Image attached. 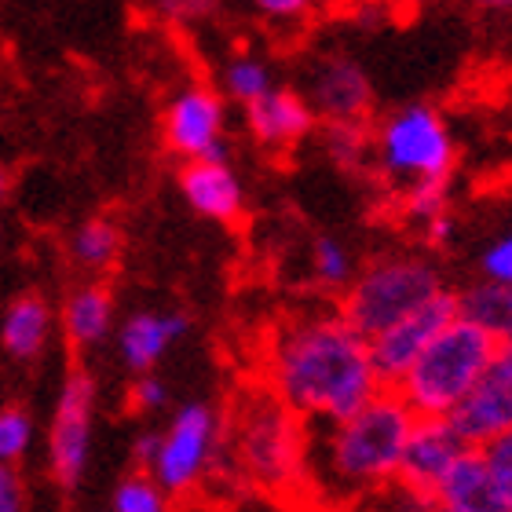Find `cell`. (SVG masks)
<instances>
[{
  "label": "cell",
  "instance_id": "34",
  "mask_svg": "<svg viewBox=\"0 0 512 512\" xmlns=\"http://www.w3.org/2000/svg\"><path fill=\"white\" fill-rule=\"evenodd\" d=\"M491 377L512 384V341H502L494 348V363H491Z\"/></svg>",
  "mask_w": 512,
  "mask_h": 512
},
{
  "label": "cell",
  "instance_id": "6",
  "mask_svg": "<svg viewBox=\"0 0 512 512\" xmlns=\"http://www.w3.org/2000/svg\"><path fill=\"white\" fill-rule=\"evenodd\" d=\"M377 161L392 180L406 187L417 183H447L454 169V139L447 121L432 107H403L377 128Z\"/></svg>",
  "mask_w": 512,
  "mask_h": 512
},
{
  "label": "cell",
  "instance_id": "1",
  "mask_svg": "<svg viewBox=\"0 0 512 512\" xmlns=\"http://www.w3.org/2000/svg\"><path fill=\"white\" fill-rule=\"evenodd\" d=\"M271 384L297 417L348 421L388 392L370 359V341L337 315L293 319L271 341Z\"/></svg>",
  "mask_w": 512,
  "mask_h": 512
},
{
  "label": "cell",
  "instance_id": "26",
  "mask_svg": "<svg viewBox=\"0 0 512 512\" xmlns=\"http://www.w3.org/2000/svg\"><path fill=\"white\" fill-rule=\"evenodd\" d=\"M403 209L410 220L417 224H432L439 216H447V183H417V187H406Z\"/></svg>",
  "mask_w": 512,
  "mask_h": 512
},
{
  "label": "cell",
  "instance_id": "35",
  "mask_svg": "<svg viewBox=\"0 0 512 512\" xmlns=\"http://www.w3.org/2000/svg\"><path fill=\"white\" fill-rule=\"evenodd\" d=\"M425 235H428V242H432V246H447L450 235H454V220H450V213L439 216V220H432V224L425 227Z\"/></svg>",
  "mask_w": 512,
  "mask_h": 512
},
{
  "label": "cell",
  "instance_id": "24",
  "mask_svg": "<svg viewBox=\"0 0 512 512\" xmlns=\"http://www.w3.org/2000/svg\"><path fill=\"white\" fill-rule=\"evenodd\" d=\"M110 512H169V494L154 483L150 472H132L118 483Z\"/></svg>",
  "mask_w": 512,
  "mask_h": 512
},
{
  "label": "cell",
  "instance_id": "8",
  "mask_svg": "<svg viewBox=\"0 0 512 512\" xmlns=\"http://www.w3.org/2000/svg\"><path fill=\"white\" fill-rule=\"evenodd\" d=\"M458 322V297L454 293H439L436 300H428L425 308H417L414 315H406L403 322H395L392 330H384L381 337L370 341V359L381 377L384 388H395L403 381L421 355L436 344V337L447 326Z\"/></svg>",
  "mask_w": 512,
  "mask_h": 512
},
{
  "label": "cell",
  "instance_id": "5",
  "mask_svg": "<svg viewBox=\"0 0 512 512\" xmlns=\"http://www.w3.org/2000/svg\"><path fill=\"white\" fill-rule=\"evenodd\" d=\"M235 458L253 483L278 487L304 465V432L297 414L275 392L249 395L235 421Z\"/></svg>",
  "mask_w": 512,
  "mask_h": 512
},
{
  "label": "cell",
  "instance_id": "3",
  "mask_svg": "<svg viewBox=\"0 0 512 512\" xmlns=\"http://www.w3.org/2000/svg\"><path fill=\"white\" fill-rule=\"evenodd\" d=\"M498 344L472 322L458 319L439 333L436 344L414 363V370L392 392L417 417H450V410L491 374Z\"/></svg>",
  "mask_w": 512,
  "mask_h": 512
},
{
  "label": "cell",
  "instance_id": "10",
  "mask_svg": "<svg viewBox=\"0 0 512 512\" xmlns=\"http://www.w3.org/2000/svg\"><path fill=\"white\" fill-rule=\"evenodd\" d=\"M165 143L187 161H224V99L205 85L176 92L165 110Z\"/></svg>",
  "mask_w": 512,
  "mask_h": 512
},
{
  "label": "cell",
  "instance_id": "30",
  "mask_svg": "<svg viewBox=\"0 0 512 512\" xmlns=\"http://www.w3.org/2000/svg\"><path fill=\"white\" fill-rule=\"evenodd\" d=\"M165 403H169L165 384H161L158 377L139 374V381L132 384V406H136V410H143V414H154V410H161Z\"/></svg>",
  "mask_w": 512,
  "mask_h": 512
},
{
  "label": "cell",
  "instance_id": "28",
  "mask_svg": "<svg viewBox=\"0 0 512 512\" xmlns=\"http://www.w3.org/2000/svg\"><path fill=\"white\" fill-rule=\"evenodd\" d=\"M366 125H330L326 132V147L341 165H355L359 158H366Z\"/></svg>",
  "mask_w": 512,
  "mask_h": 512
},
{
  "label": "cell",
  "instance_id": "4",
  "mask_svg": "<svg viewBox=\"0 0 512 512\" xmlns=\"http://www.w3.org/2000/svg\"><path fill=\"white\" fill-rule=\"evenodd\" d=\"M443 293L439 271L421 256H388L377 260L355 275L348 286V297L341 304V319L352 326L359 337L374 341L384 330H392L395 322L425 308L428 300Z\"/></svg>",
  "mask_w": 512,
  "mask_h": 512
},
{
  "label": "cell",
  "instance_id": "25",
  "mask_svg": "<svg viewBox=\"0 0 512 512\" xmlns=\"http://www.w3.org/2000/svg\"><path fill=\"white\" fill-rule=\"evenodd\" d=\"M33 443V421L19 406H4L0 410V465H15V461L30 450Z\"/></svg>",
  "mask_w": 512,
  "mask_h": 512
},
{
  "label": "cell",
  "instance_id": "23",
  "mask_svg": "<svg viewBox=\"0 0 512 512\" xmlns=\"http://www.w3.org/2000/svg\"><path fill=\"white\" fill-rule=\"evenodd\" d=\"M311 275H315L319 286H330V289L352 286L355 282L352 253L337 238H315V246H311Z\"/></svg>",
  "mask_w": 512,
  "mask_h": 512
},
{
  "label": "cell",
  "instance_id": "15",
  "mask_svg": "<svg viewBox=\"0 0 512 512\" xmlns=\"http://www.w3.org/2000/svg\"><path fill=\"white\" fill-rule=\"evenodd\" d=\"M180 191L194 213L231 224L242 213V183L227 161H187L180 172Z\"/></svg>",
  "mask_w": 512,
  "mask_h": 512
},
{
  "label": "cell",
  "instance_id": "37",
  "mask_svg": "<svg viewBox=\"0 0 512 512\" xmlns=\"http://www.w3.org/2000/svg\"><path fill=\"white\" fill-rule=\"evenodd\" d=\"M428 512H458V509H443V505H432Z\"/></svg>",
  "mask_w": 512,
  "mask_h": 512
},
{
  "label": "cell",
  "instance_id": "12",
  "mask_svg": "<svg viewBox=\"0 0 512 512\" xmlns=\"http://www.w3.org/2000/svg\"><path fill=\"white\" fill-rule=\"evenodd\" d=\"M465 443L454 436V428L443 417H417L410 443H406L403 465H399V487H406L417 498L436 502L439 483L447 480V472L454 469V461L465 454Z\"/></svg>",
  "mask_w": 512,
  "mask_h": 512
},
{
  "label": "cell",
  "instance_id": "33",
  "mask_svg": "<svg viewBox=\"0 0 512 512\" xmlns=\"http://www.w3.org/2000/svg\"><path fill=\"white\" fill-rule=\"evenodd\" d=\"M260 11L271 19H300L308 11V4L304 0H260Z\"/></svg>",
  "mask_w": 512,
  "mask_h": 512
},
{
  "label": "cell",
  "instance_id": "32",
  "mask_svg": "<svg viewBox=\"0 0 512 512\" xmlns=\"http://www.w3.org/2000/svg\"><path fill=\"white\" fill-rule=\"evenodd\" d=\"M158 450H161V436L158 432H147V436L136 439V450H132V458H136L139 469H154V461H158Z\"/></svg>",
  "mask_w": 512,
  "mask_h": 512
},
{
  "label": "cell",
  "instance_id": "16",
  "mask_svg": "<svg viewBox=\"0 0 512 512\" xmlns=\"http://www.w3.org/2000/svg\"><path fill=\"white\" fill-rule=\"evenodd\" d=\"M187 330H191V319H187L183 311H172V315H154V311L128 315L125 326L118 330L121 359H125L132 370L147 374L150 366L165 355V348L180 341Z\"/></svg>",
  "mask_w": 512,
  "mask_h": 512
},
{
  "label": "cell",
  "instance_id": "31",
  "mask_svg": "<svg viewBox=\"0 0 512 512\" xmlns=\"http://www.w3.org/2000/svg\"><path fill=\"white\" fill-rule=\"evenodd\" d=\"M26 505V491L15 465H0V512H22Z\"/></svg>",
  "mask_w": 512,
  "mask_h": 512
},
{
  "label": "cell",
  "instance_id": "9",
  "mask_svg": "<svg viewBox=\"0 0 512 512\" xmlns=\"http://www.w3.org/2000/svg\"><path fill=\"white\" fill-rule=\"evenodd\" d=\"M92 421H96V381L85 370H74L59 392L52 439H48L52 476L63 487H74L85 472L88 454H92Z\"/></svg>",
  "mask_w": 512,
  "mask_h": 512
},
{
  "label": "cell",
  "instance_id": "20",
  "mask_svg": "<svg viewBox=\"0 0 512 512\" xmlns=\"http://www.w3.org/2000/svg\"><path fill=\"white\" fill-rule=\"evenodd\" d=\"M110 319H114V300L103 286H81L63 308L66 337L77 348H92V344L107 341Z\"/></svg>",
  "mask_w": 512,
  "mask_h": 512
},
{
  "label": "cell",
  "instance_id": "13",
  "mask_svg": "<svg viewBox=\"0 0 512 512\" xmlns=\"http://www.w3.org/2000/svg\"><path fill=\"white\" fill-rule=\"evenodd\" d=\"M443 421L469 450L491 447L494 439L512 432V384L487 374Z\"/></svg>",
  "mask_w": 512,
  "mask_h": 512
},
{
  "label": "cell",
  "instance_id": "36",
  "mask_svg": "<svg viewBox=\"0 0 512 512\" xmlns=\"http://www.w3.org/2000/svg\"><path fill=\"white\" fill-rule=\"evenodd\" d=\"M4 194H8V172L0 169V202H4Z\"/></svg>",
  "mask_w": 512,
  "mask_h": 512
},
{
  "label": "cell",
  "instance_id": "2",
  "mask_svg": "<svg viewBox=\"0 0 512 512\" xmlns=\"http://www.w3.org/2000/svg\"><path fill=\"white\" fill-rule=\"evenodd\" d=\"M417 414L395 392H381L348 421L326 425L319 447V483L337 494H370L399 480Z\"/></svg>",
  "mask_w": 512,
  "mask_h": 512
},
{
  "label": "cell",
  "instance_id": "14",
  "mask_svg": "<svg viewBox=\"0 0 512 512\" xmlns=\"http://www.w3.org/2000/svg\"><path fill=\"white\" fill-rule=\"evenodd\" d=\"M246 125L267 150H289L315 128V110L293 88H271L260 103L246 107Z\"/></svg>",
  "mask_w": 512,
  "mask_h": 512
},
{
  "label": "cell",
  "instance_id": "18",
  "mask_svg": "<svg viewBox=\"0 0 512 512\" xmlns=\"http://www.w3.org/2000/svg\"><path fill=\"white\" fill-rule=\"evenodd\" d=\"M458 319L472 322L494 344L512 341V286L483 278L465 293H458Z\"/></svg>",
  "mask_w": 512,
  "mask_h": 512
},
{
  "label": "cell",
  "instance_id": "11",
  "mask_svg": "<svg viewBox=\"0 0 512 512\" xmlns=\"http://www.w3.org/2000/svg\"><path fill=\"white\" fill-rule=\"evenodd\" d=\"M308 107L330 125H363L374 103L370 77L348 55H322L308 74Z\"/></svg>",
  "mask_w": 512,
  "mask_h": 512
},
{
  "label": "cell",
  "instance_id": "17",
  "mask_svg": "<svg viewBox=\"0 0 512 512\" xmlns=\"http://www.w3.org/2000/svg\"><path fill=\"white\" fill-rule=\"evenodd\" d=\"M436 505L458 512H505L502 502H498V491H494L491 469H487L480 450H465L454 461L447 480L439 483Z\"/></svg>",
  "mask_w": 512,
  "mask_h": 512
},
{
  "label": "cell",
  "instance_id": "29",
  "mask_svg": "<svg viewBox=\"0 0 512 512\" xmlns=\"http://www.w3.org/2000/svg\"><path fill=\"white\" fill-rule=\"evenodd\" d=\"M483 275L491 278V282L512 286V235L498 238L494 246H487V253H483Z\"/></svg>",
  "mask_w": 512,
  "mask_h": 512
},
{
  "label": "cell",
  "instance_id": "27",
  "mask_svg": "<svg viewBox=\"0 0 512 512\" xmlns=\"http://www.w3.org/2000/svg\"><path fill=\"white\" fill-rule=\"evenodd\" d=\"M487 469H491L494 491H498V502L505 512H512V432H505L502 439H494L491 447L480 450Z\"/></svg>",
  "mask_w": 512,
  "mask_h": 512
},
{
  "label": "cell",
  "instance_id": "7",
  "mask_svg": "<svg viewBox=\"0 0 512 512\" xmlns=\"http://www.w3.org/2000/svg\"><path fill=\"white\" fill-rule=\"evenodd\" d=\"M216 458V414L205 403H187L176 410L172 425L161 432V450L154 461V483L165 494L191 491Z\"/></svg>",
  "mask_w": 512,
  "mask_h": 512
},
{
  "label": "cell",
  "instance_id": "22",
  "mask_svg": "<svg viewBox=\"0 0 512 512\" xmlns=\"http://www.w3.org/2000/svg\"><path fill=\"white\" fill-rule=\"evenodd\" d=\"M224 88H227V96L238 99L242 107H253V103H260L275 85H271L267 63H260L253 55H238L224 70Z\"/></svg>",
  "mask_w": 512,
  "mask_h": 512
},
{
  "label": "cell",
  "instance_id": "19",
  "mask_svg": "<svg viewBox=\"0 0 512 512\" xmlns=\"http://www.w3.org/2000/svg\"><path fill=\"white\" fill-rule=\"evenodd\" d=\"M52 330V311L41 297H19L11 300L4 319H0V344L8 348L15 359H33L41 352Z\"/></svg>",
  "mask_w": 512,
  "mask_h": 512
},
{
  "label": "cell",
  "instance_id": "21",
  "mask_svg": "<svg viewBox=\"0 0 512 512\" xmlns=\"http://www.w3.org/2000/svg\"><path fill=\"white\" fill-rule=\"evenodd\" d=\"M121 253V231L118 224H110V220H88L74 231L70 238V256H74V264L88 267V271H103L118 260Z\"/></svg>",
  "mask_w": 512,
  "mask_h": 512
}]
</instances>
